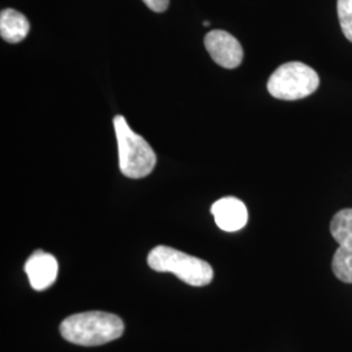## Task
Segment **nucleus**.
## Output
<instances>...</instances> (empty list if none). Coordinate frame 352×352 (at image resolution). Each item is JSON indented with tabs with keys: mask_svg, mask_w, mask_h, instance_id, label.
Here are the masks:
<instances>
[{
	"mask_svg": "<svg viewBox=\"0 0 352 352\" xmlns=\"http://www.w3.org/2000/svg\"><path fill=\"white\" fill-rule=\"evenodd\" d=\"M124 324L113 314L90 311L69 316L60 325L64 340L78 346H101L123 336Z\"/></svg>",
	"mask_w": 352,
	"mask_h": 352,
	"instance_id": "obj_1",
	"label": "nucleus"
},
{
	"mask_svg": "<svg viewBox=\"0 0 352 352\" xmlns=\"http://www.w3.org/2000/svg\"><path fill=\"white\" fill-rule=\"evenodd\" d=\"M113 129L119 151V168L123 175L131 179L149 175L157 164V155L148 141L135 133L122 115L113 118Z\"/></svg>",
	"mask_w": 352,
	"mask_h": 352,
	"instance_id": "obj_2",
	"label": "nucleus"
},
{
	"mask_svg": "<svg viewBox=\"0 0 352 352\" xmlns=\"http://www.w3.org/2000/svg\"><path fill=\"white\" fill-rule=\"evenodd\" d=\"M148 264L160 273H173L189 286L201 287L212 282L213 267L195 256H189L175 248L158 245L148 256Z\"/></svg>",
	"mask_w": 352,
	"mask_h": 352,
	"instance_id": "obj_3",
	"label": "nucleus"
},
{
	"mask_svg": "<svg viewBox=\"0 0 352 352\" xmlns=\"http://www.w3.org/2000/svg\"><path fill=\"white\" fill-rule=\"evenodd\" d=\"M320 87V77L314 68L302 62L282 64L270 76L267 91L277 100L298 101L302 100Z\"/></svg>",
	"mask_w": 352,
	"mask_h": 352,
	"instance_id": "obj_4",
	"label": "nucleus"
},
{
	"mask_svg": "<svg viewBox=\"0 0 352 352\" xmlns=\"http://www.w3.org/2000/svg\"><path fill=\"white\" fill-rule=\"evenodd\" d=\"M330 232L340 244L334 253L331 269L344 283H352V209H343L330 222Z\"/></svg>",
	"mask_w": 352,
	"mask_h": 352,
	"instance_id": "obj_5",
	"label": "nucleus"
},
{
	"mask_svg": "<svg viewBox=\"0 0 352 352\" xmlns=\"http://www.w3.org/2000/svg\"><path fill=\"white\" fill-rule=\"evenodd\" d=\"M205 47L215 63L227 69L238 68L243 62L239 41L225 30H212L205 37Z\"/></svg>",
	"mask_w": 352,
	"mask_h": 352,
	"instance_id": "obj_6",
	"label": "nucleus"
},
{
	"mask_svg": "<svg viewBox=\"0 0 352 352\" xmlns=\"http://www.w3.org/2000/svg\"><path fill=\"white\" fill-rule=\"evenodd\" d=\"M59 266L56 258L43 251H36L25 263V273L30 286L37 291L49 289L56 280Z\"/></svg>",
	"mask_w": 352,
	"mask_h": 352,
	"instance_id": "obj_7",
	"label": "nucleus"
},
{
	"mask_svg": "<svg viewBox=\"0 0 352 352\" xmlns=\"http://www.w3.org/2000/svg\"><path fill=\"white\" fill-rule=\"evenodd\" d=\"M210 210L217 226L227 232L239 231L248 222L247 206L236 197H223L214 202Z\"/></svg>",
	"mask_w": 352,
	"mask_h": 352,
	"instance_id": "obj_8",
	"label": "nucleus"
},
{
	"mask_svg": "<svg viewBox=\"0 0 352 352\" xmlns=\"http://www.w3.org/2000/svg\"><path fill=\"white\" fill-rule=\"evenodd\" d=\"M29 21L25 16L12 8H6L0 13V36L8 43H19L29 33Z\"/></svg>",
	"mask_w": 352,
	"mask_h": 352,
	"instance_id": "obj_9",
	"label": "nucleus"
},
{
	"mask_svg": "<svg viewBox=\"0 0 352 352\" xmlns=\"http://www.w3.org/2000/svg\"><path fill=\"white\" fill-rule=\"evenodd\" d=\"M337 11L342 32L352 43V0H338Z\"/></svg>",
	"mask_w": 352,
	"mask_h": 352,
	"instance_id": "obj_10",
	"label": "nucleus"
},
{
	"mask_svg": "<svg viewBox=\"0 0 352 352\" xmlns=\"http://www.w3.org/2000/svg\"><path fill=\"white\" fill-rule=\"evenodd\" d=\"M148 8H151L154 12H164L170 4V0H142Z\"/></svg>",
	"mask_w": 352,
	"mask_h": 352,
	"instance_id": "obj_11",
	"label": "nucleus"
},
{
	"mask_svg": "<svg viewBox=\"0 0 352 352\" xmlns=\"http://www.w3.org/2000/svg\"><path fill=\"white\" fill-rule=\"evenodd\" d=\"M204 25L209 26V25H210V23H209V21H205V23H204Z\"/></svg>",
	"mask_w": 352,
	"mask_h": 352,
	"instance_id": "obj_12",
	"label": "nucleus"
}]
</instances>
